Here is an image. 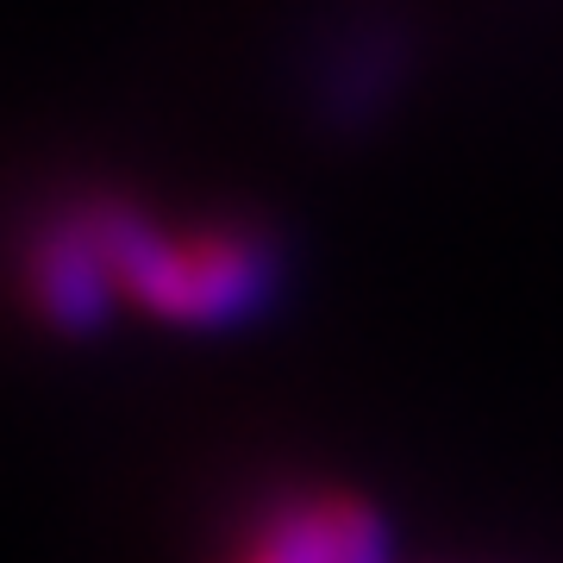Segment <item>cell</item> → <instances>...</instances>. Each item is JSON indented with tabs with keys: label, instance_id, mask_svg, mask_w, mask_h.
Returning <instances> with one entry per match:
<instances>
[{
	"label": "cell",
	"instance_id": "obj_1",
	"mask_svg": "<svg viewBox=\"0 0 563 563\" xmlns=\"http://www.w3.org/2000/svg\"><path fill=\"white\" fill-rule=\"evenodd\" d=\"M120 313L176 332H220L269 307L282 282L276 239L251 220H163L125 195H95Z\"/></svg>",
	"mask_w": 563,
	"mask_h": 563
},
{
	"label": "cell",
	"instance_id": "obj_2",
	"mask_svg": "<svg viewBox=\"0 0 563 563\" xmlns=\"http://www.w3.org/2000/svg\"><path fill=\"white\" fill-rule=\"evenodd\" d=\"M225 563H395L383 507L339 483L276 495L239 526Z\"/></svg>",
	"mask_w": 563,
	"mask_h": 563
},
{
	"label": "cell",
	"instance_id": "obj_3",
	"mask_svg": "<svg viewBox=\"0 0 563 563\" xmlns=\"http://www.w3.org/2000/svg\"><path fill=\"white\" fill-rule=\"evenodd\" d=\"M20 288H25V307L63 339H88L120 313L101 220H95V195L51 207L32 225V239L20 244Z\"/></svg>",
	"mask_w": 563,
	"mask_h": 563
}]
</instances>
